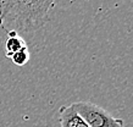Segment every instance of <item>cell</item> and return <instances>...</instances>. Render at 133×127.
<instances>
[{
  "label": "cell",
  "mask_w": 133,
  "mask_h": 127,
  "mask_svg": "<svg viewBox=\"0 0 133 127\" xmlns=\"http://www.w3.org/2000/svg\"><path fill=\"white\" fill-rule=\"evenodd\" d=\"M56 0H0V27L10 31L33 33L49 21L50 10Z\"/></svg>",
  "instance_id": "cell-1"
},
{
  "label": "cell",
  "mask_w": 133,
  "mask_h": 127,
  "mask_svg": "<svg viewBox=\"0 0 133 127\" xmlns=\"http://www.w3.org/2000/svg\"><path fill=\"white\" fill-rule=\"evenodd\" d=\"M77 114L84 120L89 127H126L122 119L115 117L104 108L90 102L72 103Z\"/></svg>",
  "instance_id": "cell-2"
},
{
  "label": "cell",
  "mask_w": 133,
  "mask_h": 127,
  "mask_svg": "<svg viewBox=\"0 0 133 127\" xmlns=\"http://www.w3.org/2000/svg\"><path fill=\"white\" fill-rule=\"evenodd\" d=\"M60 126L61 127H89L84 120L77 114L72 104L60 108Z\"/></svg>",
  "instance_id": "cell-3"
},
{
  "label": "cell",
  "mask_w": 133,
  "mask_h": 127,
  "mask_svg": "<svg viewBox=\"0 0 133 127\" xmlns=\"http://www.w3.org/2000/svg\"><path fill=\"white\" fill-rule=\"evenodd\" d=\"M24 46H27V44L20 34H17L14 31L8 32V39L5 42V55H6V57L10 59L12 54L21 50Z\"/></svg>",
  "instance_id": "cell-4"
},
{
  "label": "cell",
  "mask_w": 133,
  "mask_h": 127,
  "mask_svg": "<svg viewBox=\"0 0 133 127\" xmlns=\"http://www.w3.org/2000/svg\"><path fill=\"white\" fill-rule=\"evenodd\" d=\"M10 59H11V61L17 66L26 65V64L29 61V59H31V54H29L28 46H24V48H22L21 50L14 53L11 56H10Z\"/></svg>",
  "instance_id": "cell-5"
}]
</instances>
